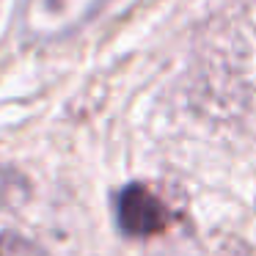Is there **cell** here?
Masks as SVG:
<instances>
[{"instance_id":"6da1fadb","label":"cell","mask_w":256,"mask_h":256,"mask_svg":"<svg viewBox=\"0 0 256 256\" xmlns=\"http://www.w3.org/2000/svg\"><path fill=\"white\" fill-rule=\"evenodd\" d=\"M113 0H25L20 8V34L30 44L66 39L96 17Z\"/></svg>"},{"instance_id":"7a4b0ae2","label":"cell","mask_w":256,"mask_h":256,"mask_svg":"<svg viewBox=\"0 0 256 256\" xmlns=\"http://www.w3.org/2000/svg\"><path fill=\"white\" fill-rule=\"evenodd\" d=\"M113 212H116L118 232L135 240L154 237V234L166 232L168 223H171L168 206L140 182H132L118 190Z\"/></svg>"},{"instance_id":"3957f363","label":"cell","mask_w":256,"mask_h":256,"mask_svg":"<svg viewBox=\"0 0 256 256\" xmlns=\"http://www.w3.org/2000/svg\"><path fill=\"white\" fill-rule=\"evenodd\" d=\"M0 256H44V250L22 234L3 232L0 234Z\"/></svg>"},{"instance_id":"277c9868","label":"cell","mask_w":256,"mask_h":256,"mask_svg":"<svg viewBox=\"0 0 256 256\" xmlns=\"http://www.w3.org/2000/svg\"><path fill=\"white\" fill-rule=\"evenodd\" d=\"M234 256H256V250H250V248H234Z\"/></svg>"}]
</instances>
